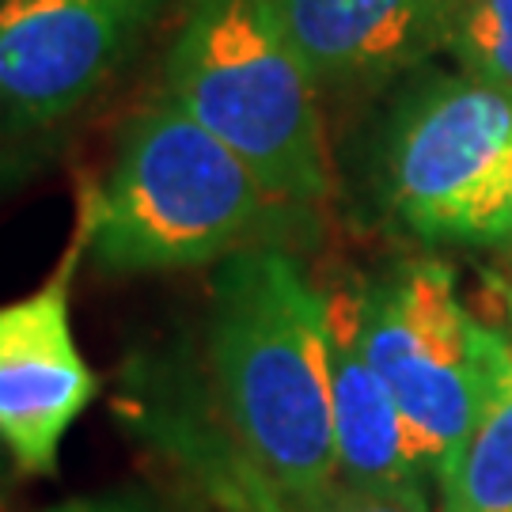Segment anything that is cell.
Segmentation results:
<instances>
[{
    "mask_svg": "<svg viewBox=\"0 0 512 512\" xmlns=\"http://www.w3.org/2000/svg\"><path fill=\"white\" fill-rule=\"evenodd\" d=\"M209 368L220 421L289 501L338 478L327 300L293 255L251 243L220 258Z\"/></svg>",
    "mask_w": 512,
    "mask_h": 512,
    "instance_id": "6da1fadb",
    "label": "cell"
},
{
    "mask_svg": "<svg viewBox=\"0 0 512 512\" xmlns=\"http://www.w3.org/2000/svg\"><path fill=\"white\" fill-rule=\"evenodd\" d=\"M277 198L220 137L160 99L118 133L107 179L80 205L103 274L194 270L258 243Z\"/></svg>",
    "mask_w": 512,
    "mask_h": 512,
    "instance_id": "7a4b0ae2",
    "label": "cell"
},
{
    "mask_svg": "<svg viewBox=\"0 0 512 512\" xmlns=\"http://www.w3.org/2000/svg\"><path fill=\"white\" fill-rule=\"evenodd\" d=\"M164 84L167 99L232 148L277 202L327 194L319 84L270 0H190Z\"/></svg>",
    "mask_w": 512,
    "mask_h": 512,
    "instance_id": "3957f363",
    "label": "cell"
},
{
    "mask_svg": "<svg viewBox=\"0 0 512 512\" xmlns=\"http://www.w3.org/2000/svg\"><path fill=\"white\" fill-rule=\"evenodd\" d=\"M387 202L421 239H509L512 88L463 73L406 95L387 133Z\"/></svg>",
    "mask_w": 512,
    "mask_h": 512,
    "instance_id": "277c9868",
    "label": "cell"
},
{
    "mask_svg": "<svg viewBox=\"0 0 512 512\" xmlns=\"http://www.w3.org/2000/svg\"><path fill=\"white\" fill-rule=\"evenodd\" d=\"M361 334L433 478L459 452L478 410V323L444 262H406L361 285Z\"/></svg>",
    "mask_w": 512,
    "mask_h": 512,
    "instance_id": "5b68a950",
    "label": "cell"
},
{
    "mask_svg": "<svg viewBox=\"0 0 512 512\" xmlns=\"http://www.w3.org/2000/svg\"><path fill=\"white\" fill-rule=\"evenodd\" d=\"M160 8L164 0H0V107L23 126L80 110Z\"/></svg>",
    "mask_w": 512,
    "mask_h": 512,
    "instance_id": "8992f818",
    "label": "cell"
},
{
    "mask_svg": "<svg viewBox=\"0 0 512 512\" xmlns=\"http://www.w3.org/2000/svg\"><path fill=\"white\" fill-rule=\"evenodd\" d=\"M84 251L88 232L80 224L54 277L31 296L0 304V448L27 475H54L69 429L99 391L69 311Z\"/></svg>",
    "mask_w": 512,
    "mask_h": 512,
    "instance_id": "52a82bcc",
    "label": "cell"
},
{
    "mask_svg": "<svg viewBox=\"0 0 512 512\" xmlns=\"http://www.w3.org/2000/svg\"><path fill=\"white\" fill-rule=\"evenodd\" d=\"M323 300H327L338 478L376 494L429 501L433 478L425 475L403 410L365 349L361 285H338L323 293Z\"/></svg>",
    "mask_w": 512,
    "mask_h": 512,
    "instance_id": "ba28073f",
    "label": "cell"
},
{
    "mask_svg": "<svg viewBox=\"0 0 512 512\" xmlns=\"http://www.w3.org/2000/svg\"><path fill=\"white\" fill-rule=\"evenodd\" d=\"M319 92H353L440 50L437 0H270Z\"/></svg>",
    "mask_w": 512,
    "mask_h": 512,
    "instance_id": "9c48e42d",
    "label": "cell"
},
{
    "mask_svg": "<svg viewBox=\"0 0 512 512\" xmlns=\"http://www.w3.org/2000/svg\"><path fill=\"white\" fill-rule=\"evenodd\" d=\"M126 414L133 429L175 459L220 512H296L274 478L239 448L228 425L171 387L145 391L137 384Z\"/></svg>",
    "mask_w": 512,
    "mask_h": 512,
    "instance_id": "30bf717a",
    "label": "cell"
},
{
    "mask_svg": "<svg viewBox=\"0 0 512 512\" xmlns=\"http://www.w3.org/2000/svg\"><path fill=\"white\" fill-rule=\"evenodd\" d=\"M437 512H512V346L478 327V410L437 475Z\"/></svg>",
    "mask_w": 512,
    "mask_h": 512,
    "instance_id": "8fae6325",
    "label": "cell"
},
{
    "mask_svg": "<svg viewBox=\"0 0 512 512\" xmlns=\"http://www.w3.org/2000/svg\"><path fill=\"white\" fill-rule=\"evenodd\" d=\"M440 50L486 84L512 88V0H437Z\"/></svg>",
    "mask_w": 512,
    "mask_h": 512,
    "instance_id": "7c38bea8",
    "label": "cell"
},
{
    "mask_svg": "<svg viewBox=\"0 0 512 512\" xmlns=\"http://www.w3.org/2000/svg\"><path fill=\"white\" fill-rule=\"evenodd\" d=\"M296 512H433L429 501H410V497L395 494H376V490H361V486H349L342 478L327 482L323 490L289 501Z\"/></svg>",
    "mask_w": 512,
    "mask_h": 512,
    "instance_id": "4fadbf2b",
    "label": "cell"
},
{
    "mask_svg": "<svg viewBox=\"0 0 512 512\" xmlns=\"http://www.w3.org/2000/svg\"><path fill=\"white\" fill-rule=\"evenodd\" d=\"M50 512H152L145 501L126 494H103V497H73L65 505H57Z\"/></svg>",
    "mask_w": 512,
    "mask_h": 512,
    "instance_id": "5bb4252c",
    "label": "cell"
},
{
    "mask_svg": "<svg viewBox=\"0 0 512 512\" xmlns=\"http://www.w3.org/2000/svg\"><path fill=\"white\" fill-rule=\"evenodd\" d=\"M505 304H509V319H512V289H505Z\"/></svg>",
    "mask_w": 512,
    "mask_h": 512,
    "instance_id": "9a60e30c",
    "label": "cell"
},
{
    "mask_svg": "<svg viewBox=\"0 0 512 512\" xmlns=\"http://www.w3.org/2000/svg\"><path fill=\"white\" fill-rule=\"evenodd\" d=\"M0 478H4V448H0Z\"/></svg>",
    "mask_w": 512,
    "mask_h": 512,
    "instance_id": "2e32d148",
    "label": "cell"
}]
</instances>
